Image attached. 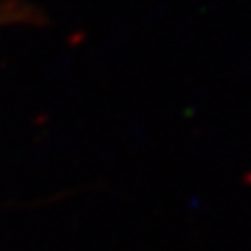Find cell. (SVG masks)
Listing matches in <instances>:
<instances>
[{
  "mask_svg": "<svg viewBox=\"0 0 251 251\" xmlns=\"http://www.w3.org/2000/svg\"><path fill=\"white\" fill-rule=\"evenodd\" d=\"M40 23H46L44 13L29 0H0V29Z\"/></svg>",
  "mask_w": 251,
  "mask_h": 251,
  "instance_id": "6da1fadb",
  "label": "cell"
}]
</instances>
